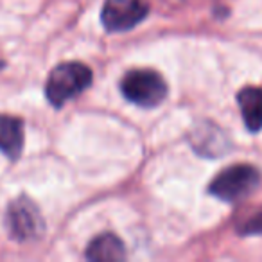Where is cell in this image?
I'll list each match as a JSON object with an SVG mask.
<instances>
[{
  "mask_svg": "<svg viewBox=\"0 0 262 262\" xmlns=\"http://www.w3.org/2000/svg\"><path fill=\"white\" fill-rule=\"evenodd\" d=\"M239 108L243 113L244 124L250 131L257 133L262 129V88L246 86L237 95Z\"/></svg>",
  "mask_w": 262,
  "mask_h": 262,
  "instance_id": "cell-6",
  "label": "cell"
},
{
  "mask_svg": "<svg viewBox=\"0 0 262 262\" xmlns=\"http://www.w3.org/2000/svg\"><path fill=\"white\" fill-rule=\"evenodd\" d=\"M24 147V122L16 117L0 115V151L16 158Z\"/></svg>",
  "mask_w": 262,
  "mask_h": 262,
  "instance_id": "cell-7",
  "label": "cell"
},
{
  "mask_svg": "<svg viewBox=\"0 0 262 262\" xmlns=\"http://www.w3.org/2000/svg\"><path fill=\"white\" fill-rule=\"evenodd\" d=\"M149 13L146 0H106L101 11L102 26L110 33H122L139 26Z\"/></svg>",
  "mask_w": 262,
  "mask_h": 262,
  "instance_id": "cell-4",
  "label": "cell"
},
{
  "mask_svg": "<svg viewBox=\"0 0 262 262\" xmlns=\"http://www.w3.org/2000/svg\"><path fill=\"white\" fill-rule=\"evenodd\" d=\"M126 257L122 241L113 233H102L95 237L86 248V258L95 262H110V260H122Z\"/></svg>",
  "mask_w": 262,
  "mask_h": 262,
  "instance_id": "cell-8",
  "label": "cell"
},
{
  "mask_svg": "<svg viewBox=\"0 0 262 262\" xmlns=\"http://www.w3.org/2000/svg\"><path fill=\"white\" fill-rule=\"evenodd\" d=\"M8 228L16 241H31L43 232V219L38 207L29 198H18L9 205Z\"/></svg>",
  "mask_w": 262,
  "mask_h": 262,
  "instance_id": "cell-5",
  "label": "cell"
},
{
  "mask_svg": "<svg viewBox=\"0 0 262 262\" xmlns=\"http://www.w3.org/2000/svg\"><path fill=\"white\" fill-rule=\"evenodd\" d=\"M124 97L142 108H155L167 97V83L158 72L149 69L129 70L120 83Z\"/></svg>",
  "mask_w": 262,
  "mask_h": 262,
  "instance_id": "cell-2",
  "label": "cell"
},
{
  "mask_svg": "<svg viewBox=\"0 0 262 262\" xmlns=\"http://www.w3.org/2000/svg\"><path fill=\"white\" fill-rule=\"evenodd\" d=\"M260 182V172L248 164H239L226 167L212 180L208 192L223 201H239L253 192V189Z\"/></svg>",
  "mask_w": 262,
  "mask_h": 262,
  "instance_id": "cell-3",
  "label": "cell"
},
{
  "mask_svg": "<svg viewBox=\"0 0 262 262\" xmlns=\"http://www.w3.org/2000/svg\"><path fill=\"white\" fill-rule=\"evenodd\" d=\"M92 70L77 61H69L58 65L51 72L45 84V95L49 102L56 108H61L70 99L83 94L92 84Z\"/></svg>",
  "mask_w": 262,
  "mask_h": 262,
  "instance_id": "cell-1",
  "label": "cell"
},
{
  "mask_svg": "<svg viewBox=\"0 0 262 262\" xmlns=\"http://www.w3.org/2000/svg\"><path fill=\"white\" fill-rule=\"evenodd\" d=\"M239 232L241 235H258V233H262V210L248 217V221L241 226Z\"/></svg>",
  "mask_w": 262,
  "mask_h": 262,
  "instance_id": "cell-9",
  "label": "cell"
}]
</instances>
